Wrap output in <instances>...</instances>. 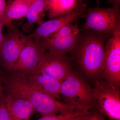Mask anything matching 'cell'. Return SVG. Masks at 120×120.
<instances>
[{"label":"cell","instance_id":"10","mask_svg":"<svg viewBox=\"0 0 120 120\" xmlns=\"http://www.w3.org/2000/svg\"><path fill=\"white\" fill-rule=\"evenodd\" d=\"M72 61L67 55L46 52L33 72L43 73L62 82L73 71Z\"/></svg>","mask_w":120,"mask_h":120},{"label":"cell","instance_id":"17","mask_svg":"<svg viewBox=\"0 0 120 120\" xmlns=\"http://www.w3.org/2000/svg\"><path fill=\"white\" fill-rule=\"evenodd\" d=\"M83 113H85L82 110H77L75 112L70 114L42 116L41 118L36 120H68L76 115Z\"/></svg>","mask_w":120,"mask_h":120},{"label":"cell","instance_id":"15","mask_svg":"<svg viewBox=\"0 0 120 120\" xmlns=\"http://www.w3.org/2000/svg\"><path fill=\"white\" fill-rule=\"evenodd\" d=\"M45 10V0H34L30 4L26 16V22L23 26L24 31L29 32L34 23H38L39 25L44 22L41 17L43 16Z\"/></svg>","mask_w":120,"mask_h":120},{"label":"cell","instance_id":"9","mask_svg":"<svg viewBox=\"0 0 120 120\" xmlns=\"http://www.w3.org/2000/svg\"><path fill=\"white\" fill-rule=\"evenodd\" d=\"M46 51L39 41H34L26 36L25 45L19 59L7 73L30 75L36 69Z\"/></svg>","mask_w":120,"mask_h":120},{"label":"cell","instance_id":"26","mask_svg":"<svg viewBox=\"0 0 120 120\" xmlns=\"http://www.w3.org/2000/svg\"><path fill=\"white\" fill-rule=\"evenodd\" d=\"M25 0L26 2H28V3H30V4L34 0Z\"/></svg>","mask_w":120,"mask_h":120},{"label":"cell","instance_id":"23","mask_svg":"<svg viewBox=\"0 0 120 120\" xmlns=\"http://www.w3.org/2000/svg\"><path fill=\"white\" fill-rule=\"evenodd\" d=\"M4 26V24L0 22V49L1 48L5 39L4 36L2 32V29Z\"/></svg>","mask_w":120,"mask_h":120},{"label":"cell","instance_id":"19","mask_svg":"<svg viewBox=\"0 0 120 120\" xmlns=\"http://www.w3.org/2000/svg\"><path fill=\"white\" fill-rule=\"evenodd\" d=\"M4 95L0 102V120H12L5 104Z\"/></svg>","mask_w":120,"mask_h":120},{"label":"cell","instance_id":"4","mask_svg":"<svg viewBox=\"0 0 120 120\" xmlns=\"http://www.w3.org/2000/svg\"><path fill=\"white\" fill-rule=\"evenodd\" d=\"M94 108L110 120H120V88L112 85L102 76L95 80L92 88Z\"/></svg>","mask_w":120,"mask_h":120},{"label":"cell","instance_id":"16","mask_svg":"<svg viewBox=\"0 0 120 120\" xmlns=\"http://www.w3.org/2000/svg\"><path fill=\"white\" fill-rule=\"evenodd\" d=\"M30 4L24 0H8L6 15L10 26L13 27L11 22L12 20L26 17Z\"/></svg>","mask_w":120,"mask_h":120},{"label":"cell","instance_id":"3","mask_svg":"<svg viewBox=\"0 0 120 120\" xmlns=\"http://www.w3.org/2000/svg\"><path fill=\"white\" fill-rule=\"evenodd\" d=\"M60 94L65 98V103L86 113L94 109L92 88L74 70L61 82Z\"/></svg>","mask_w":120,"mask_h":120},{"label":"cell","instance_id":"6","mask_svg":"<svg viewBox=\"0 0 120 120\" xmlns=\"http://www.w3.org/2000/svg\"><path fill=\"white\" fill-rule=\"evenodd\" d=\"M80 31L76 24L69 23L39 42L47 52L65 56L75 48L80 37Z\"/></svg>","mask_w":120,"mask_h":120},{"label":"cell","instance_id":"11","mask_svg":"<svg viewBox=\"0 0 120 120\" xmlns=\"http://www.w3.org/2000/svg\"><path fill=\"white\" fill-rule=\"evenodd\" d=\"M87 9V5L85 3L68 14L43 22L27 37L39 41L41 39L49 37L64 26L72 23L80 18H84Z\"/></svg>","mask_w":120,"mask_h":120},{"label":"cell","instance_id":"14","mask_svg":"<svg viewBox=\"0 0 120 120\" xmlns=\"http://www.w3.org/2000/svg\"><path fill=\"white\" fill-rule=\"evenodd\" d=\"M45 10L50 19L71 13L86 3L85 0H45Z\"/></svg>","mask_w":120,"mask_h":120},{"label":"cell","instance_id":"1","mask_svg":"<svg viewBox=\"0 0 120 120\" xmlns=\"http://www.w3.org/2000/svg\"><path fill=\"white\" fill-rule=\"evenodd\" d=\"M3 74L4 92L24 99L42 116L60 113L67 115L75 112L77 107L63 103L38 90L31 86L26 76L17 72Z\"/></svg>","mask_w":120,"mask_h":120},{"label":"cell","instance_id":"24","mask_svg":"<svg viewBox=\"0 0 120 120\" xmlns=\"http://www.w3.org/2000/svg\"><path fill=\"white\" fill-rule=\"evenodd\" d=\"M86 114V113H83L78 114V115L73 117L68 120H82V116Z\"/></svg>","mask_w":120,"mask_h":120},{"label":"cell","instance_id":"5","mask_svg":"<svg viewBox=\"0 0 120 120\" xmlns=\"http://www.w3.org/2000/svg\"><path fill=\"white\" fill-rule=\"evenodd\" d=\"M84 18L86 22L84 30L92 31L110 37L120 26L119 9L89 7Z\"/></svg>","mask_w":120,"mask_h":120},{"label":"cell","instance_id":"2","mask_svg":"<svg viewBox=\"0 0 120 120\" xmlns=\"http://www.w3.org/2000/svg\"><path fill=\"white\" fill-rule=\"evenodd\" d=\"M80 32L71 52L72 60L87 77L95 80L101 77L104 68L106 42L110 37L92 31Z\"/></svg>","mask_w":120,"mask_h":120},{"label":"cell","instance_id":"8","mask_svg":"<svg viewBox=\"0 0 120 120\" xmlns=\"http://www.w3.org/2000/svg\"><path fill=\"white\" fill-rule=\"evenodd\" d=\"M26 36L17 29H9L0 49V70L8 72L17 61L25 45Z\"/></svg>","mask_w":120,"mask_h":120},{"label":"cell","instance_id":"12","mask_svg":"<svg viewBox=\"0 0 120 120\" xmlns=\"http://www.w3.org/2000/svg\"><path fill=\"white\" fill-rule=\"evenodd\" d=\"M25 75L28 82L34 88L60 101V88L61 82L39 72H33Z\"/></svg>","mask_w":120,"mask_h":120},{"label":"cell","instance_id":"27","mask_svg":"<svg viewBox=\"0 0 120 120\" xmlns=\"http://www.w3.org/2000/svg\"><path fill=\"white\" fill-rule=\"evenodd\" d=\"M4 73H3V72H2V71H0V74H4Z\"/></svg>","mask_w":120,"mask_h":120},{"label":"cell","instance_id":"7","mask_svg":"<svg viewBox=\"0 0 120 120\" xmlns=\"http://www.w3.org/2000/svg\"><path fill=\"white\" fill-rule=\"evenodd\" d=\"M105 50L104 68L101 76L108 82L120 88V26L107 39Z\"/></svg>","mask_w":120,"mask_h":120},{"label":"cell","instance_id":"18","mask_svg":"<svg viewBox=\"0 0 120 120\" xmlns=\"http://www.w3.org/2000/svg\"><path fill=\"white\" fill-rule=\"evenodd\" d=\"M7 2L5 0H0V22L8 30L14 28L9 24L6 17V11Z\"/></svg>","mask_w":120,"mask_h":120},{"label":"cell","instance_id":"21","mask_svg":"<svg viewBox=\"0 0 120 120\" xmlns=\"http://www.w3.org/2000/svg\"><path fill=\"white\" fill-rule=\"evenodd\" d=\"M3 74H0V102L3 98L4 93V86L2 77Z\"/></svg>","mask_w":120,"mask_h":120},{"label":"cell","instance_id":"25","mask_svg":"<svg viewBox=\"0 0 120 120\" xmlns=\"http://www.w3.org/2000/svg\"><path fill=\"white\" fill-rule=\"evenodd\" d=\"M97 3V6H99L101 4V0H95Z\"/></svg>","mask_w":120,"mask_h":120},{"label":"cell","instance_id":"22","mask_svg":"<svg viewBox=\"0 0 120 120\" xmlns=\"http://www.w3.org/2000/svg\"><path fill=\"white\" fill-rule=\"evenodd\" d=\"M107 3L112 5V7L119 9L120 8V0H106Z\"/></svg>","mask_w":120,"mask_h":120},{"label":"cell","instance_id":"20","mask_svg":"<svg viewBox=\"0 0 120 120\" xmlns=\"http://www.w3.org/2000/svg\"><path fill=\"white\" fill-rule=\"evenodd\" d=\"M82 120H106L103 116L97 110L92 109L89 113L82 116Z\"/></svg>","mask_w":120,"mask_h":120},{"label":"cell","instance_id":"13","mask_svg":"<svg viewBox=\"0 0 120 120\" xmlns=\"http://www.w3.org/2000/svg\"><path fill=\"white\" fill-rule=\"evenodd\" d=\"M4 96L12 120H30L35 112L32 105L24 99L5 92Z\"/></svg>","mask_w":120,"mask_h":120}]
</instances>
